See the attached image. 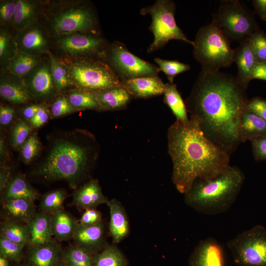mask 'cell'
Instances as JSON below:
<instances>
[{"mask_svg":"<svg viewBox=\"0 0 266 266\" xmlns=\"http://www.w3.org/2000/svg\"><path fill=\"white\" fill-rule=\"evenodd\" d=\"M246 90L236 77L201 69L185 100L190 118L211 142L230 155L242 143L239 122L249 100Z\"/></svg>","mask_w":266,"mask_h":266,"instance_id":"obj_1","label":"cell"},{"mask_svg":"<svg viewBox=\"0 0 266 266\" xmlns=\"http://www.w3.org/2000/svg\"><path fill=\"white\" fill-rule=\"evenodd\" d=\"M167 146L173 165L172 181L181 194L196 179L214 177L230 166V155L211 142L191 118L186 122L176 120L169 127Z\"/></svg>","mask_w":266,"mask_h":266,"instance_id":"obj_2","label":"cell"},{"mask_svg":"<svg viewBox=\"0 0 266 266\" xmlns=\"http://www.w3.org/2000/svg\"><path fill=\"white\" fill-rule=\"evenodd\" d=\"M100 152L95 136L86 130L52 133L48 136L44 152L30 175L45 181L64 180L75 189L89 176Z\"/></svg>","mask_w":266,"mask_h":266,"instance_id":"obj_3","label":"cell"},{"mask_svg":"<svg viewBox=\"0 0 266 266\" xmlns=\"http://www.w3.org/2000/svg\"><path fill=\"white\" fill-rule=\"evenodd\" d=\"M244 181L242 171L237 166H230L214 177L196 179L184 194L185 201L203 214L225 213L236 200Z\"/></svg>","mask_w":266,"mask_h":266,"instance_id":"obj_4","label":"cell"},{"mask_svg":"<svg viewBox=\"0 0 266 266\" xmlns=\"http://www.w3.org/2000/svg\"><path fill=\"white\" fill-rule=\"evenodd\" d=\"M40 19L50 36L76 32L101 33L97 11L86 0H44Z\"/></svg>","mask_w":266,"mask_h":266,"instance_id":"obj_5","label":"cell"},{"mask_svg":"<svg viewBox=\"0 0 266 266\" xmlns=\"http://www.w3.org/2000/svg\"><path fill=\"white\" fill-rule=\"evenodd\" d=\"M194 42L193 56L201 65V69L217 71L233 63L231 41L213 23L200 28Z\"/></svg>","mask_w":266,"mask_h":266,"instance_id":"obj_6","label":"cell"},{"mask_svg":"<svg viewBox=\"0 0 266 266\" xmlns=\"http://www.w3.org/2000/svg\"><path fill=\"white\" fill-rule=\"evenodd\" d=\"M109 44L101 33L76 32L50 36V51L61 60H103Z\"/></svg>","mask_w":266,"mask_h":266,"instance_id":"obj_7","label":"cell"},{"mask_svg":"<svg viewBox=\"0 0 266 266\" xmlns=\"http://www.w3.org/2000/svg\"><path fill=\"white\" fill-rule=\"evenodd\" d=\"M62 61L67 67L73 87L76 88L96 92L123 85L102 60L86 58Z\"/></svg>","mask_w":266,"mask_h":266,"instance_id":"obj_8","label":"cell"},{"mask_svg":"<svg viewBox=\"0 0 266 266\" xmlns=\"http://www.w3.org/2000/svg\"><path fill=\"white\" fill-rule=\"evenodd\" d=\"M176 5L171 0H157L152 5L142 8L140 14H149L151 24L149 30L154 35V40L147 48L148 53L164 47L170 40H182L193 46L191 41L178 26L175 20Z\"/></svg>","mask_w":266,"mask_h":266,"instance_id":"obj_9","label":"cell"},{"mask_svg":"<svg viewBox=\"0 0 266 266\" xmlns=\"http://www.w3.org/2000/svg\"><path fill=\"white\" fill-rule=\"evenodd\" d=\"M211 23L231 41L241 42L260 29L253 14L237 0L221 1Z\"/></svg>","mask_w":266,"mask_h":266,"instance_id":"obj_10","label":"cell"},{"mask_svg":"<svg viewBox=\"0 0 266 266\" xmlns=\"http://www.w3.org/2000/svg\"><path fill=\"white\" fill-rule=\"evenodd\" d=\"M226 245L238 266H266V229L257 225L229 240Z\"/></svg>","mask_w":266,"mask_h":266,"instance_id":"obj_11","label":"cell"},{"mask_svg":"<svg viewBox=\"0 0 266 266\" xmlns=\"http://www.w3.org/2000/svg\"><path fill=\"white\" fill-rule=\"evenodd\" d=\"M122 81L146 76H158V66L131 52L118 41L109 42L103 59Z\"/></svg>","mask_w":266,"mask_h":266,"instance_id":"obj_12","label":"cell"},{"mask_svg":"<svg viewBox=\"0 0 266 266\" xmlns=\"http://www.w3.org/2000/svg\"><path fill=\"white\" fill-rule=\"evenodd\" d=\"M22 78L33 100L44 102L59 94L52 75L48 54Z\"/></svg>","mask_w":266,"mask_h":266,"instance_id":"obj_13","label":"cell"},{"mask_svg":"<svg viewBox=\"0 0 266 266\" xmlns=\"http://www.w3.org/2000/svg\"><path fill=\"white\" fill-rule=\"evenodd\" d=\"M18 51L42 56L50 51V36L40 21L15 32Z\"/></svg>","mask_w":266,"mask_h":266,"instance_id":"obj_14","label":"cell"},{"mask_svg":"<svg viewBox=\"0 0 266 266\" xmlns=\"http://www.w3.org/2000/svg\"><path fill=\"white\" fill-rule=\"evenodd\" d=\"M190 266H225L224 251L214 238L209 237L200 242L192 253Z\"/></svg>","mask_w":266,"mask_h":266,"instance_id":"obj_15","label":"cell"},{"mask_svg":"<svg viewBox=\"0 0 266 266\" xmlns=\"http://www.w3.org/2000/svg\"><path fill=\"white\" fill-rule=\"evenodd\" d=\"M0 95L14 104L26 103L33 100L21 77L0 68Z\"/></svg>","mask_w":266,"mask_h":266,"instance_id":"obj_16","label":"cell"},{"mask_svg":"<svg viewBox=\"0 0 266 266\" xmlns=\"http://www.w3.org/2000/svg\"><path fill=\"white\" fill-rule=\"evenodd\" d=\"M104 224L102 221L92 226H84L79 223L72 239L75 245L94 255L106 245L104 244Z\"/></svg>","mask_w":266,"mask_h":266,"instance_id":"obj_17","label":"cell"},{"mask_svg":"<svg viewBox=\"0 0 266 266\" xmlns=\"http://www.w3.org/2000/svg\"><path fill=\"white\" fill-rule=\"evenodd\" d=\"M63 250L55 240L45 244L28 247L29 266H58L62 263Z\"/></svg>","mask_w":266,"mask_h":266,"instance_id":"obj_18","label":"cell"},{"mask_svg":"<svg viewBox=\"0 0 266 266\" xmlns=\"http://www.w3.org/2000/svg\"><path fill=\"white\" fill-rule=\"evenodd\" d=\"M133 98L148 99L164 94L166 84L159 76H146L122 82Z\"/></svg>","mask_w":266,"mask_h":266,"instance_id":"obj_19","label":"cell"},{"mask_svg":"<svg viewBox=\"0 0 266 266\" xmlns=\"http://www.w3.org/2000/svg\"><path fill=\"white\" fill-rule=\"evenodd\" d=\"M42 0H17L16 12L11 29L15 32L40 21L42 8Z\"/></svg>","mask_w":266,"mask_h":266,"instance_id":"obj_20","label":"cell"},{"mask_svg":"<svg viewBox=\"0 0 266 266\" xmlns=\"http://www.w3.org/2000/svg\"><path fill=\"white\" fill-rule=\"evenodd\" d=\"M108 201L97 179L88 181L73 194V204L81 210L95 208L103 203L107 204Z\"/></svg>","mask_w":266,"mask_h":266,"instance_id":"obj_21","label":"cell"},{"mask_svg":"<svg viewBox=\"0 0 266 266\" xmlns=\"http://www.w3.org/2000/svg\"><path fill=\"white\" fill-rule=\"evenodd\" d=\"M233 62L237 67L236 78L247 89L254 68L256 65L255 58L251 49L248 37L240 42L234 49Z\"/></svg>","mask_w":266,"mask_h":266,"instance_id":"obj_22","label":"cell"},{"mask_svg":"<svg viewBox=\"0 0 266 266\" xmlns=\"http://www.w3.org/2000/svg\"><path fill=\"white\" fill-rule=\"evenodd\" d=\"M34 201L17 199L2 200L1 217L4 220H11L27 224L36 214Z\"/></svg>","mask_w":266,"mask_h":266,"instance_id":"obj_23","label":"cell"},{"mask_svg":"<svg viewBox=\"0 0 266 266\" xmlns=\"http://www.w3.org/2000/svg\"><path fill=\"white\" fill-rule=\"evenodd\" d=\"M93 93L101 111L124 109L133 98L123 85Z\"/></svg>","mask_w":266,"mask_h":266,"instance_id":"obj_24","label":"cell"},{"mask_svg":"<svg viewBox=\"0 0 266 266\" xmlns=\"http://www.w3.org/2000/svg\"><path fill=\"white\" fill-rule=\"evenodd\" d=\"M27 225L30 234L28 247L45 244L53 240L51 214L36 212Z\"/></svg>","mask_w":266,"mask_h":266,"instance_id":"obj_25","label":"cell"},{"mask_svg":"<svg viewBox=\"0 0 266 266\" xmlns=\"http://www.w3.org/2000/svg\"><path fill=\"white\" fill-rule=\"evenodd\" d=\"M109 233L114 243H119L129 233L130 227L126 211L121 203L113 199L109 200Z\"/></svg>","mask_w":266,"mask_h":266,"instance_id":"obj_26","label":"cell"},{"mask_svg":"<svg viewBox=\"0 0 266 266\" xmlns=\"http://www.w3.org/2000/svg\"><path fill=\"white\" fill-rule=\"evenodd\" d=\"M51 223L53 236L59 241L72 239L79 223L64 209L51 214Z\"/></svg>","mask_w":266,"mask_h":266,"instance_id":"obj_27","label":"cell"},{"mask_svg":"<svg viewBox=\"0 0 266 266\" xmlns=\"http://www.w3.org/2000/svg\"><path fill=\"white\" fill-rule=\"evenodd\" d=\"M2 193V200L23 199L34 201L39 197L38 191L21 175L12 177Z\"/></svg>","mask_w":266,"mask_h":266,"instance_id":"obj_28","label":"cell"},{"mask_svg":"<svg viewBox=\"0 0 266 266\" xmlns=\"http://www.w3.org/2000/svg\"><path fill=\"white\" fill-rule=\"evenodd\" d=\"M239 135L241 142L266 135V121L253 112L244 110L240 118Z\"/></svg>","mask_w":266,"mask_h":266,"instance_id":"obj_29","label":"cell"},{"mask_svg":"<svg viewBox=\"0 0 266 266\" xmlns=\"http://www.w3.org/2000/svg\"><path fill=\"white\" fill-rule=\"evenodd\" d=\"M164 102L170 109L176 118V121L186 122L189 120L185 101L178 92L176 85L173 83H166Z\"/></svg>","mask_w":266,"mask_h":266,"instance_id":"obj_30","label":"cell"},{"mask_svg":"<svg viewBox=\"0 0 266 266\" xmlns=\"http://www.w3.org/2000/svg\"><path fill=\"white\" fill-rule=\"evenodd\" d=\"M15 33L10 28L0 26V68L6 69L10 61L18 51Z\"/></svg>","mask_w":266,"mask_h":266,"instance_id":"obj_31","label":"cell"},{"mask_svg":"<svg viewBox=\"0 0 266 266\" xmlns=\"http://www.w3.org/2000/svg\"><path fill=\"white\" fill-rule=\"evenodd\" d=\"M0 236L17 243L28 245L30 234L26 224L11 220H4L0 224Z\"/></svg>","mask_w":266,"mask_h":266,"instance_id":"obj_32","label":"cell"},{"mask_svg":"<svg viewBox=\"0 0 266 266\" xmlns=\"http://www.w3.org/2000/svg\"><path fill=\"white\" fill-rule=\"evenodd\" d=\"M44 56H36L18 51L5 69L22 77L39 63Z\"/></svg>","mask_w":266,"mask_h":266,"instance_id":"obj_33","label":"cell"},{"mask_svg":"<svg viewBox=\"0 0 266 266\" xmlns=\"http://www.w3.org/2000/svg\"><path fill=\"white\" fill-rule=\"evenodd\" d=\"M66 93L69 102L77 110L91 109L101 111L93 92L75 88L68 90Z\"/></svg>","mask_w":266,"mask_h":266,"instance_id":"obj_34","label":"cell"},{"mask_svg":"<svg viewBox=\"0 0 266 266\" xmlns=\"http://www.w3.org/2000/svg\"><path fill=\"white\" fill-rule=\"evenodd\" d=\"M127 260L115 245H106L94 255L93 266H127Z\"/></svg>","mask_w":266,"mask_h":266,"instance_id":"obj_35","label":"cell"},{"mask_svg":"<svg viewBox=\"0 0 266 266\" xmlns=\"http://www.w3.org/2000/svg\"><path fill=\"white\" fill-rule=\"evenodd\" d=\"M94 254L74 244L63 250L62 263L66 266H93Z\"/></svg>","mask_w":266,"mask_h":266,"instance_id":"obj_36","label":"cell"},{"mask_svg":"<svg viewBox=\"0 0 266 266\" xmlns=\"http://www.w3.org/2000/svg\"><path fill=\"white\" fill-rule=\"evenodd\" d=\"M47 54L50 60L52 73L58 94L66 89L73 88L69 71L65 64L54 55L50 51Z\"/></svg>","mask_w":266,"mask_h":266,"instance_id":"obj_37","label":"cell"},{"mask_svg":"<svg viewBox=\"0 0 266 266\" xmlns=\"http://www.w3.org/2000/svg\"><path fill=\"white\" fill-rule=\"evenodd\" d=\"M66 193L64 189H56L44 194L40 200L39 208L41 211L52 214L64 209V202Z\"/></svg>","mask_w":266,"mask_h":266,"instance_id":"obj_38","label":"cell"},{"mask_svg":"<svg viewBox=\"0 0 266 266\" xmlns=\"http://www.w3.org/2000/svg\"><path fill=\"white\" fill-rule=\"evenodd\" d=\"M41 150V144L37 134L34 133L30 135L20 148L22 161L26 165L32 163Z\"/></svg>","mask_w":266,"mask_h":266,"instance_id":"obj_39","label":"cell"},{"mask_svg":"<svg viewBox=\"0 0 266 266\" xmlns=\"http://www.w3.org/2000/svg\"><path fill=\"white\" fill-rule=\"evenodd\" d=\"M160 71L166 75L169 83H173L174 78L178 74L190 69L189 65L176 60H167L159 58L154 59Z\"/></svg>","mask_w":266,"mask_h":266,"instance_id":"obj_40","label":"cell"},{"mask_svg":"<svg viewBox=\"0 0 266 266\" xmlns=\"http://www.w3.org/2000/svg\"><path fill=\"white\" fill-rule=\"evenodd\" d=\"M25 246L0 236V255L9 261L19 263L24 257L23 249Z\"/></svg>","mask_w":266,"mask_h":266,"instance_id":"obj_41","label":"cell"},{"mask_svg":"<svg viewBox=\"0 0 266 266\" xmlns=\"http://www.w3.org/2000/svg\"><path fill=\"white\" fill-rule=\"evenodd\" d=\"M248 38L256 63H266V34L259 29Z\"/></svg>","mask_w":266,"mask_h":266,"instance_id":"obj_42","label":"cell"},{"mask_svg":"<svg viewBox=\"0 0 266 266\" xmlns=\"http://www.w3.org/2000/svg\"><path fill=\"white\" fill-rule=\"evenodd\" d=\"M32 126L24 120L19 121L14 126L11 134V144L14 149L20 148L30 136Z\"/></svg>","mask_w":266,"mask_h":266,"instance_id":"obj_43","label":"cell"},{"mask_svg":"<svg viewBox=\"0 0 266 266\" xmlns=\"http://www.w3.org/2000/svg\"><path fill=\"white\" fill-rule=\"evenodd\" d=\"M77 111L71 105L66 95L61 93L54 99L51 106V114L54 118L61 117Z\"/></svg>","mask_w":266,"mask_h":266,"instance_id":"obj_44","label":"cell"},{"mask_svg":"<svg viewBox=\"0 0 266 266\" xmlns=\"http://www.w3.org/2000/svg\"><path fill=\"white\" fill-rule=\"evenodd\" d=\"M17 0H0V26L11 28L16 12Z\"/></svg>","mask_w":266,"mask_h":266,"instance_id":"obj_45","label":"cell"},{"mask_svg":"<svg viewBox=\"0 0 266 266\" xmlns=\"http://www.w3.org/2000/svg\"><path fill=\"white\" fill-rule=\"evenodd\" d=\"M250 141L255 159L257 161H266V135L254 138Z\"/></svg>","mask_w":266,"mask_h":266,"instance_id":"obj_46","label":"cell"},{"mask_svg":"<svg viewBox=\"0 0 266 266\" xmlns=\"http://www.w3.org/2000/svg\"><path fill=\"white\" fill-rule=\"evenodd\" d=\"M257 115L266 121V100L260 97H254L249 100L245 109Z\"/></svg>","mask_w":266,"mask_h":266,"instance_id":"obj_47","label":"cell"},{"mask_svg":"<svg viewBox=\"0 0 266 266\" xmlns=\"http://www.w3.org/2000/svg\"><path fill=\"white\" fill-rule=\"evenodd\" d=\"M101 213L95 208L85 210L79 220L80 224L84 226H92L101 222Z\"/></svg>","mask_w":266,"mask_h":266,"instance_id":"obj_48","label":"cell"},{"mask_svg":"<svg viewBox=\"0 0 266 266\" xmlns=\"http://www.w3.org/2000/svg\"><path fill=\"white\" fill-rule=\"evenodd\" d=\"M15 114L14 107L0 103V124L2 126L9 125L12 122Z\"/></svg>","mask_w":266,"mask_h":266,"instance_id":"obj_49","label":"cell"},{"mask_svg":"<svg viewBox=\"0 0 266 266\" xmlns=\"http://www.w3.org/2000/svg\"><path fill=\"white\" fill-rule=\"evenodd\" d=\"M49 118V110L46 106L41 105L35 115L30 122L32 127L38 128L46 123Z\"/></svg>","mask_w":266,"mask_h":266,"instance_id":"obj_50","label":"cell"},{"mask_svg":"<svg viewBox=\"0 0 266 266\" xmlns=\"http://www.w3.org/2000/svg\"><path fill=\"white\" fill-rule=\"evenodd\" d=\"M12 177L10 168L4 164L0 165V191L2 192Z\"/></svg>","mask_w":266,"mask_h":266,"instance_id":"obj_51","label":"cell"},{"mask_svg":"<svg viewBox=\"0 0 266 266\" xmlns=\"http://www.w3.org/2000/svg\"><path fill=\"white\" fill-rule=\"evenodd\" d=\"M255 12L263 21H266V0H253Z\"/></svg>","mask_w":266,"mask_h":266,"instance_id":"obj_52","label":"cell"},{"mask_svg":"<svg viewBox=\"0 0 266 266\" xmlns=\"http://www.w3.org/2000/svg\"><path fill=\"white\" fill-rule=\"evenodd\" d=\"M251 79L266 81V63L256 64L252 72Z\"/></svg>","mask_w":266,"mask_h":266,"instance_id":"obj_53","label":"cell"},{"mask_svg":"<svg viewBox=\"0 0 266 266\" xmlns=\"http://www.w3.org/2000/svg\"><path fill=\"white\" fill-rule=\"evenodd\" d=\"M40 106L39 104H33L25 106L22 110L23 116L30 121L35 115Z\"/></svg>","mask_w":266,"mask_h":266,"instance_id":"obj_54","label":"cell"},{"mask_svg":"<svg viewBox=\"0 0 266 266\" xmlns=\"http://www.w3.org/2000/svg\"><path fill=\"white\" fill-rule=\"evenodd\" d=\"M0 156L1 159H5L7 157V149L5 143L1 136L0 139Z\"/></svg>","mask_w":266,"mask_h":266,"instance_id":"obj_55","label":"cell"},{"mask_svg":"<svg viewBox=\"0 0 266 266\" xmlns=\"http://www.w3.org/2000/svg\"><path fill=\"white\" fill-rule=\"evenodd\" d=\"M9 260L0 255V266H9Z\"/></svg>","mask_w":266,"mask_h":266,"instance_id":"obj_56","label":"cell"},{"mask_svg":"<svg viewBox=\"0 0 266 266\" xmlns=\"http://www.w3.org/2000/svg\"><path fill=\"white\" fill-rule=\"evenodd\" d=\"M15 266H29L26 264H22V265H18Z\"/></svg>","mask_w":266,"mask_h":266,"instance_id":"obj_57","label":"cell"},{"mask_svg":"<svg viewBox=\"0 0 266 266\" xmlns=\"http://www.w3.org/2000/svg\"><path fill=\"white\" fill-rule=\"evenodd\" d=\"M65 266V265L63 264L62 263H61L59 266Z\"/></svg>","mask_w":266,"mask_h":266,"instance_id":"obj_58","label":"cell"}]
</instances>
